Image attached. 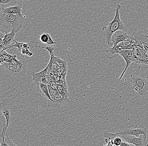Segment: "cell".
Masks as SVG:
<instances>
[{
    "instance_id": "1",
    "label": "cell",
    "mask_w": 148,
    "mask_h": 146,
    "mask_svg": "<svg viewBox=\"0 0 148 146\" xmlns=\"http://www.w3.org/2000/svg\"><path fill=\"white\" fill-rule=\"evenodd\" d=\"M25 18L23 14H0V31L1 33H10L13 29L19 32L23 27Z\"/></svg>"
},
{
    "instance_id": "2",
    "label": "cell",
    "mask_w": 148,
    "mask_h": 146,
    "mask_svg": "<svg viewBox=\"0 0 148 146\" xmlns=\"http://www.w3.org/2000/svg\"><path fill=\"white\" fill-rule=\"evenodd\" d=\"M121 5L120 4L116 5V13L114 18L110 23H108V26H104L102 28L103 36L106 40L107 44L109 46L113 45L111 41V37L112 35L117 30H122L127 31L125 25L120 19V10L121 9Z\"/></svg>"
},
{
    "instance_id": "3",
    "label": "cell",
    "mask_w": 148,
    "mask_h": 146,
    "mask_svg": "<svg viewBox=\"0 0 148 146\" xmlns=\"http://www.w3.org/2000/svg\"><path fill=\"white\" fill-rule=\"evenodd\" d=\"M17 108L15 105L14 101L8 102L7 99L1 102L0 104V113L5 120V127L8 128L12 123L15 111Z\"/></svg>"
},
{
    "instance_id": "4",
    "label": "cell",
    "mask_w": 148,
    "mask_h": 146,
    "mask_svg": "<svg viewBox=\"0 0 148 146\" xmlns=\"http://www.w3.org/2000/svg\"><path fill=\"white\" fill-rule=\"evenodd\" d=\"M130 81L133 89L139 95L147 96L148 90V81L144 75L132 76Z\"/></svg>"
},
{
    "instance_id": "5",
    "label": "cell",
    "mask_w": 148,
    "mask_h": 146,
    "mask_svg": "<svg viewBox=\"0 0 148 146\" xmlns=\"http://www.w3.org/2000/svg\"><path fill=\"white\" fill-rule=\"evenodd\" d=\"M103 136L105 137L106 144L104 146H133L124 140L122 136L117 134L104 132Z\"/></svg>"
},
{
    "instance_id": "6",
    "label": "cell",
    "mask_w": 148,
    "mask_h": 146,
    "mask_svg": "<svg viewBox=\"0 0 148 146\" xmlns=\"http://www.w3.org/2000/svg\"><path fill=\"white\" fill-rule=\"evenodd\" d=\"M1 66L10 75L15 77L24 76L27 72V69L23 63L19 65H13L10 63H1Z\"/></svg>"
},
{
    "instance_id": "7",
    "label": "cell",
    "mask_w": 148,
    "mask_h": 146,
    "mask_svg": "<svg viewBox=\"0 0 148 146\" xmlns=\"http://www.w3.org/2000/svg\"><path fill=\"white\" fill-rule=\"evenodd\" d=\"M134 62L148 65V56L143 43L138 44L133 49Z\"/></svg>"
},
{
    "instance_id": "8",
    "label": "cell",
    "mask_w": 148,
    "mask_h": 146,
    "mask_svg": "<svg viewBox=\"0 0 148 146\" xmlns=\"http://www.w3.org/2000/svg\"><path fill=\"white\" fill-rule=\"evenodd\" d=\"M148 129L143 125H138L131 128H127L122 131L116 132L117 134L122 136L130 135L138 137L141 135L147 136Z\"/></svg>"
},
{
    "instance_id": "9",
    "label": "cell",
    "mask_w": 148,
    "mask_h": 146,
    "mask_svg": "<svg viewBox=\"0 0 148 146\" xmlns=\"http://www.w3.org/2000/svg\"><path fill=\"white\" fill-rule=\"evenodd\" d=\"M121 136L125 141L133 145L148 146V144L147 141V136L143 135H141L138 137L130 135Z\"/></svg>"
},
{
    "instance_id": "10",
    "label": "cell",
    "mask_w": 148,
    "mask_h": 146,
    "mask_svg": "<svg viewBox=\"0 0 148 146\" xmlns=\"http://www.w3.org/2000/svg\"><path fill=\"white\" fill-rule=\"evenodd\" d=\"M118 55L121 56L126 62V66L124 70L122 72L119 80H120L123 78L125 72L130 65L134 62V57H133V49H123L120 51L118 53Z\"/></svg>"
},
{
    "instance_id": "11",
    "label": "cell",
    "mask_w": 148,
    "mask_h": 146,
    "mask_svg": "<svg viewBox=\"0 0 148 146\" xmlns=\"http://www.w3.org/2000/svg\"><path fill=\"white\" fill-rule=\"evenodd\" d=\"M51 98L53 100V101L48 100L47 103V106L49 108L60 109L61 106L69 102V98L66 97L59 93L54 97H52Z\"/></svg>"
},
{
    "instance_id": "12",
    "label": "cell",
    "mask_w": 148,
    "mask_h": 146,
    "mask_svg": "<svg viewBox=\"0 0 148 146\" xmlns=\"http://www.w3.org/2000/svg\"><path fill=\"white\" fill-rule=\"evenodd\" d=\"M18 33V32L13 29L12 32L10 33L5 34L3 37L1 38H0L1 39V51L3 50H5L7 49L8 47L11 46V44L14 40V38L16 35Z\"/></svg>"
},
{
    "instance_id": "13",
    "label": "cell",
    "mask_w": 148,
    "mask_h": 146,
    "mask_svg": "<svg viewBox=\"0 0 148 146\" xmlns=\"http://www.w3.org/2000/svg\"><path fill=\"white\" fill-rule=\"evenodd\" d=\"M129 36L125 31L122 30H117L111 37V41L113 44V46H115L118 43L123 42L127 39Z\"/></svg>"
},
{
    "instance_id": "14",
    "label": "cell",
    "mask_w": 148,
    "mask_h": 146,
    "mask_svg": "<svg viewBox=\"0 0 148 146\" xmlns=\"http://www.w3.org/2000/svg\"><path fill=\"white\" fill-rule=\"evenodd\" d=\"M22 3L19 2L16 5L10 6L7 8L1 7V13L6 14H22Z\"/></svg>"
},
{
    "instance_id": "15",
    "label": "cell",
    "mask_w": 148,
    "mask_h": 146,
    "mask_svg": "<svg viewBox=\"0 0 148 146\" xmlns=\"http://www.w3.org/2000/svg\"><path fill=\"white\" fill-rule=\"evenodd\" d=\"M36 88L38 92H39L43 97L48 99V100L53 101L49 93V88L47 84H43L41 82H38L36 84Z\"/></svg>"
},
{
    "instance_id": "16",
    "label": "cell",
    "mask_w": 148,
    "mask_h": 146,
    "mask_svg": "<svg viewBox=\"0 0 148 146\" xmlns=\"http://www.w3.org/2000/svg\"><path fill=\"white\" fill-rule=\"evenodd\" d=\"M132 36L134 38L136 47L138 44L143 43H148V35L144 34L143 31L135 32Z\"/></svg>"
},
{
    "instance_id": "17",
    "label": "cell",
    "mask_w": 148,
    "mask_h": 146,
    "mask_svg": "<svg viewBox=\"0 0 148 146\" xmlns=\"http://www.w3.org/2000/svg\"><path fill=\"white\" fill-rule=\"evenodd\" d=\"M7 128L5 127V123L3 122V130L2 135L1 139V145L0 146H16L14 144L12 141H11L8 136V134L6 133Z\"/></svg>"
},
{
    "instance_id": "18",
    "label": "cell",
    "mask_w": 148,
    "mask_h": 146,
    "mask_svg": "<svg viewBox=\"0 0 148 146\" xmlns=\"http://www.w3.org/2000/svg\"><path fill=\"white\" fill-rule=\"evenodd\" d=\"M49 64H48L46 68L43 70L39 72V73H31V75L32 77V79H33V81L35 84H37L39 82H41L42 79L46 76V75L48 73V71L49 70Z\"/></svg>"
},
{
    "instance_id": "19",
    "label": "cell",
    "mask_w": 148,
    "mask_h": 146,
    "mask_svg": "<svg viewBox=\"0 0 148 146\" xmlns=\"http://www.w3.org/2000/svg\"><path fill=\"white\" fill-rule=\"evenodd\" d=\"M17 3V0H0L1 7L2 8H7L16 5Z\"/></svg>"
},
{
    "instance_id": "20",
    "label": "cell",
    "mask_w": 148,
    "mask_h": 146,
    "mask_svg": "<svg viewBox=\"0 0 148 146\" xmlns=\"http://www.w3.org/2000/svg\"><path fill=\"white\" fill-rule=\"evenodd\" d=\"M67 89H68V87L67 85H64V86L59 84L57 85V89L59 94H62L66 97L69 98V93Z\"/></svg>"
},
{
    "instance_id": "21",
    "label": "cell",
    "mask_w": 148,
    "mask_h": 146,
    "mask_svg": "<svg viewBox=\"0 0 148 146\" xmlns=\"http://www.w3.org/2000/svg\"><path fill=\"white\" fill-rule=\"evenodd\" d=\"M14 42H15V44L8 47V48H7V49H9V48H12V47H15V48H17V49H18V51L19 52H21L22 49H24V47H23V43H24V42H18V41H16V40H14Z\"/></svg>"
},
{
    "instance_id": "22",
    "label": "cell",
    "mask_w": 148,
    "mask_h": 146,
    "mask_svg": "<svg viewBox=\"0 0 148 146\" xmlns=\"http://www.w3.org/2000/svg\"><path fill=\"white\" fill-rule=\"evenodd\" d=\"M39 39L40 42L44 44H46L49 40L48 33H43L40 36L38 37Z\"/></svg>"
},
{
    "instance_id": "23",
    "label": "cell",
    "mask_w": 148,
    "mask_h": 146,
    "mask_svg": "<svg viewBox=\"0 0 148 146\" xmlns=\"http://www.w3.org/2000/svg\"><path fill=\"white\" fill-rule=\"evenodd\" d=\"M47 85L48 86V88H49V93L51 97H54L56 95L59 94V92H58L57 89H54V88H52L51 86L49 84H48Z\"/></svg>"
},
{
    "instance_id": "24",
    "label": "cell",
    "mask_w": 148,
    "mask_h": 146,
    "mask_svg": "<svg viewBox=\"0 0 148 146\" xmlns=\"http://www.w3.org/2000/svg\"><path fill=\"white\" fill-rule=\"evenodd\" d=\"M16 57H17V56L16 55H14L13 56L10 60V64H13V65H19V64H21L23 63V62H21V61L17 60Z\"/></svg>"
},
{
    "instance_id": "25",
    "label": "cell",
    "mask_w": 148,
    "mask_h": 146,
    "mask_svg": "<svg viewBox=\"0 0 148 146\" xmlns=\"http://www.w3.org/2000/svg\"><path fill=\"white\" fill-rule=\"evenodd\" d=\"M48 36H49V40L48 42L46 43V45L48 46H54L55 44H57V42H55L53 40L50 34L48 33Z\"/></svg>"
},
{
    "instance_id": "26",
    "label": "cell",
    "mask_w": 148,
    "mask_h": 146,
    "mask_svg": "<svg viewBox=\"0 0 148 146\" xmlns=\"http://www.w3.org/2000/svg\"><path fill=\"white\" fill-rule=\"evenodd\" d=\"M38 47L47 50L49 52V54L50 55H51L53 52V51L54 50V48H53V47H51V46H47V47H41V46H38Z\"/></svg>"
},
{
    "instance_id": "27",
    "label": "cell",
    "mask_w": 148,
    "mask_h": 146,
    "mask_svg": "<svg viewBox=\"0 0 148 146\" xmlns=\"http://www.w3.org/2000/svg\"><path fill=\"white\" fill-rule=\"evenodd\" d=\"M143 45L148 56V43H143Z\"/></svg>"
},
{
    "instance_id": "28",
    "label": "cell",
    "mask_w": 148,
    "mask_h": 146,
    "mask_svg": "<svg viewBox=\"0 0 148 146\" xmlns=\"http://www.w3.org/2000/svg\"><path fill=\"white\" fill-rule=\"evenodd\" d=\"M33 55V53L32 52H30L29 53V54L28 56L29 57H32V56Z\"/></svg>"
}]
</instances>
